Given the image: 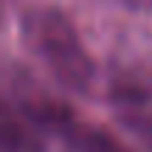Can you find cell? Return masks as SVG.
Here are the masks:
<instances>
[{
    "label": "cell",
    "mask_w": 152,
    "mask_h": 152,
    "mask_svg": "<svg viewBox=\"0 0 152 152\" xmlns=\"http://www.w3.org/2000/svg\"><path fill=\"white\" fill-rule=\"evenodd\" d=\"M20 28L31 56L54 76L56 85L71 93L90 90L96 68L68 14L54 6H31L23 11Z\"/></svg>",
    "instance_id": "cell-1"
},
{
    "label": "cell",
    "mask_w": 152,
    "mask_h": 152,
    "mask_svg": "<svg viewBox=\"0 0 152 152\" xmlns=\"http://www.w3.org/2000/svg\"><path fill=\"white\" fill-rule=\"evenodd\" d=\"M3 20H6V0H0V26H3Z\"/></svg>",
    "instance_id": "cell-6"
},
{
    "label": "cell",
    "mask_w": 152,
    "mask_h": 152,
    "mask_svg": "<svg viewBox=\"0 0 152 152\" xmlns=\"http://www.w3.org/2000/svg\"><path fill=\"white\" fill-rule=\"evenodd\" d=\"M48 135L37 102H14L0 93V152H45Z\"/></svg>",
    "instance_id": "cell-2"
},
{
    "label": "cell",
    "mask_w": 152,
    "mask_h": 152,
    "mask_svg": "<svg viewBox=\"0 0 152 152\" xmlns=\"http://www.w3.org/2000/svg\"><path fill=\"white\" fill-rule=\"evenodd\" d=\"M130 11H152V0H118Z\"/></svg>",
    "instance_id": "cell-5"
},
{
    "label": "cell",
    "mask_w": 152,
    "mask_h": 152,
    "mask_svg": "<svg viewBox=\"0 0 152 152\" xmlns=\"http://www.w3.org/2000/svg\"><path fill=\"white\" fill-rule=\"evenodd\" d=\"M62 138L73 147V152H130L124 144H118L113 135H107L104 130H96V127H79L76 121L68 124V130L62 132Z\"/></svg>",
    "instance_id": "cell-4"
},
{
    "label": "cell",
    "mask_w": 152,
    "mask_h": 152,
    "mask_svg": "<svg viewBox=\"0 0 152 152\" xmlns=\"http://www.w3.org/2000/svg\"><path fill=\"white\" fill-rule=\"evenodd\" d=\"M113 102V113L118 118V124L135 138L141 147H147L152 152V102L149 93H144L135 85H113L110 93Z\"/></svg>",
    "instance_id": "cell-3"
}]
</instances>
